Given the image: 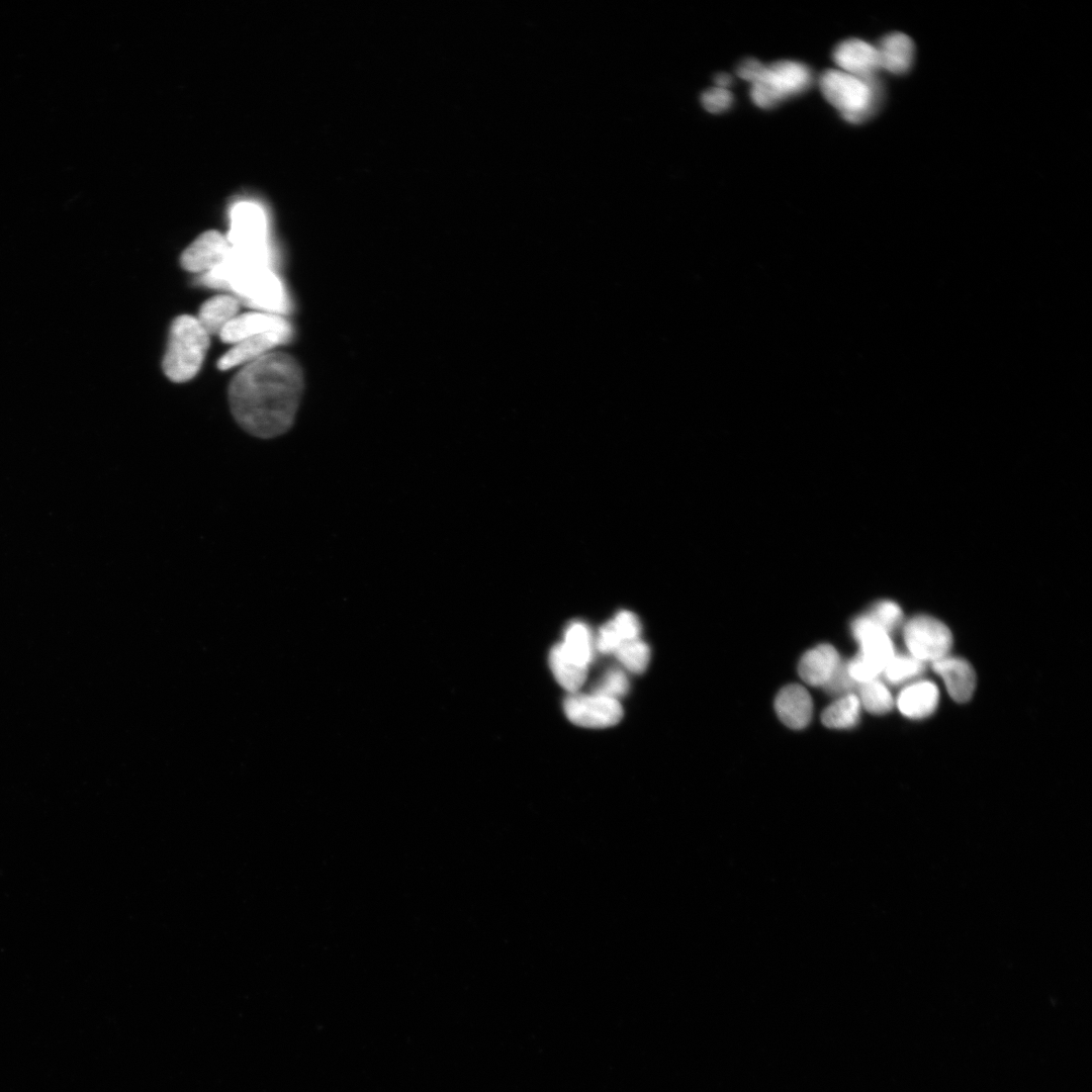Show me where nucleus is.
Returning <instances> with one entry per match:
<instances>
[{
  "label": "nucleus",
  "instance_id": "obj_4",
  "mask_svg": "<svg viewBox=\"0 0 1092 1092\" xmlns=\"http://www.w3.org/2000/svg\"><path fill=\"white\" fill-rule=\"evenodd\" d=\"M209 346V335L196 317L183 314L174 320L163 360L167 377L185 382L199 371Z\"/></svg>",
  "mask_w": 1092,
  "mask_h": 1092
},
{
  "label": "nucleus",
  "instance_id": "obj_6",
  "mask_svg": "<svg viewBox=\"0 0 1092 1092\" xmlns=\"http://www.w3.org/2000/svg\"><path fill=\"white\" fill-rule=\"evenodd\" d=\"M231 247L266 252L269 244V223L265 209L252 200H240L230 209V230L226 236Z\"/></svg>",
  "mask_w": 1092,
  "mask_h": 1092
},
{
  "label": "nucleus",
  "instance_id": "obj_21",
  "mask_svg": "<svg viewBox=\"0 0 1092 1092\" xmlns=\"http://www.w3.org/2000/svg\"><path fill=\"white\" fill-rule=\"evenodd\" d=\"M566 653L574 660L587 665L592 659V642L588 628L581 622L571 623L565 630L561 643Z\"/></svg>",
  "mask_w": 1092,
  "mask_h": 1092
},
{
  "label": "nucleus",
  "instance_id": "obj_5",
  "mask_svg": "<svg viewBox=\"0 0 1092 1092\" xmlns=\"http://www.w3.org/2000/svg\"><path fill=\"white\" fill-rule=\"evenodd\" d=\"M812 81V72L806 65L796 61H778L762 65L756 78L750 83V97L758 107L772 108L785 99L807 90Z\"/></svg>",
  "mask_w": 1092,
  "mask_h": 1092
},
{
  "label": "nucleus",
  "instance_id": "obj_2",
  "mask_svg": "<svg viewBox=\"0 0 1092 1092\" xmlns=\"http://www.w3.org/2000/svg\"><path fill=\"white\" fill-rule=\"evenodd\" d=\"M271 263L231 247L226 259L215 269L204 273L202 282L208 286L233 290L247 304L283 315L289 310V299L283 283L272 271Z\"/></svg>",
  "mask_w": 1092,
  "mask_h": 1092
},
{
  "label": "nucleus",
  "instance_id": "obj_15",
  "mask_svg": "<svg viewBox=\"0 0 1092 1092\" xmlns=\"http://www.w3.org/2000/svg\"><path fill=\"white\" fill-rule=\"evenodd\" d=\"M841 661L838 652L833 646L821 644L810 649L802 656L798 671L805 682L811 686L824 687Z\"/></svg>",
  "mask_w": 1092,
  "mask_h": 1092
},
{
  "label": "nucleus",
  "instance_id": "obj_24",
  "mask_svg": "<svg viewBox=\"0 0 1092 1092\" xmlns=\"http://www.w3.org/2000/svg\"><path fill=\"white\" fill-rule=\"evenodd\" d=\"M614 653L627 669L635 673L646 669L650 657L648 645L640 638L621 642Z\"/></svg>",
  "mask_w": 1092,
  "mask_h": 1092
},
{
  "label": "nucleus",
  "instance_id": "obj_17",
  "mask_svg": "<svg viewBox=\"0 0 1092 1092\" xmlns=\"http://www.w3.org/2000/svg\"><path fill=\"white\" fill-rule=\"evenodd\" d=\"M880 68L895 75L907 73L914 62L915 47L913 40L902 32L885 35L876 47Z\"/></svg>",
  "mask_w": 1092,
  "mask_h": 1092
},
{
  "label": "nucleus",
  "instance_id": "obj_25",
  "mask_svg": "<svg viewBox=\"0 0 1092 1092\" xmlns=\"http://www.w3.org/2000/svg\"><path fill=\"white\" fill-rule=\"evenodd\" d=\"M629 690L626 674L620 669L609 670L595 686L593 694L617 700Z\"/></svg>",
  "mask_w": 1092,
  "mask_h": 1092
},
{
  "label": "nucleus",
  "instance_id": "obj_1",
  "mask_svg": "<svg viewBox=\"0 0 1092 1092\" xmlns=\"http://www.w3.org/2000/svg\"><path fill=\"white\" fill-rule=\"evenodd\" d=\"M304 389L303 374L290 355L274 352L246 365L229 386L232 414L247 433L262 439L293 425Z\"/></svg>",
  "mask_w": 1092,
  "mask_h": 1092
},
{
  "label": "nucleus",
  "instance_id": "obj_28",
  "mask_svg": "<svg viewBox=\"0 0 1092 1092\" xmlns=\"http://www.w3.org/2000/svg\"><path fill=\"white\" fill-rule=\"evenodd\" d=\"M855 685V681L848 672L847 662L841 661L835 672L823 688L828 694L841 697L850 694Z\"/></svg>",
  "mask_w": 1092,
  "mask_h": 1092
},
{
  "label": "nucleus",
  "instance_id": "obj_7",
  "mask_svg": "<svg viewBox=\"0 0 1092 1092\" xmlns=\"http://www.w3.org/2000/svg\"><path fill=\"white\" fill-rule=\"evenodd\" d=\"M903 638L909 654L922 662H934L948 655L952 635L941 621L918 615L905 623Z\"/></svg>",
  "mask_w": 1092,
  "mask_h": 1092
},
{
  "label": "nucleus",
  "instance_id": "obj_11",
  "mask_svg": "<svg viewBox=\"0 0 1092 1092\" xmlns=\"http://www.w3.org/2000/svg\"><path fill=\"white\" fill-rule=\"evenodd\" d=\"M832 57L838 70L861 78L876 77L881 70L877 48L859 38L839 42Z\"/></svg>",
  "mask_w": 1092,
  "mask_h": 1092
},
{
  "label": "nucleus",
  "instance_id": "obj_8",
  "mask_svg": "<svg viewBox=\"0 0 1092 1092\" xmlns=\"http://www.w3.org/2000/svg\"><path fill=\"white\" fill-rule=\"evenodd\" d=\"M564 712L574 724L603 728L617 724L623 709L618 700L598 695L570 694L564 701Z\"/></svg>",
  "mask_w": 1092,
  "mask_h": 1092
},
{
  "label": "nucleus",
  "instance_id": "obj_30",
  "mask_svg": "<svg viewBox=\"0 0 1092 1092\" xmlns=\"http://www.w3.org/2000/svg\"><path fill=\"white\" fill-rule=\"evenodd\" d=\"M612 622L622 642L639 638L640 623L633 613L621 611Z\"/></svg>",
  "mask_w": 1092,
  "mask_h": 1092
},
{
  "label": "nucleus",
  "instance_id": "obj_22",
  "mask_svg": "<svg viewBox=\"0 0 1092 1092\" xmlns=\"http://www.w3.org/2000/svg\"><path fill=\"white\" fill-rule=\"evenodd\" d=\"M857 697L861 707L873 714H885L894 706L890 690L879 678L859 685Z\"/></svg>",
  "mask_w": 1092,
  "mask_h": 1092
},
{
  "label": "nucleus",
  "instance_id": "obj_29",
  "mask_svg": "<svg viewBox=\"0 0 1092 1092\" xmlns=\"http://www.w3.org/2000/svg\"><path fill=\"white\" fill-rule=\"evenodd\" d=\"M847 669L852 679L861 685L877 679L882 670L858 654L847 662Z\"/></svg>",
  "mask_w": 1092,
  "mask_h": 1092
},
{
  "label": "nucleus",
  "instance_id": "obj_20",
  "mask_svg": "<svg viewBox=\"0 0 1092 1092\" xmlns=\"http://www.w3.org/2000/svg\"><path fill=\"white\" fill-rule=\"evenodd\" d=\"M861 705L856 695L850 693L828 706L822 713L825 726L834 729H846L855 726L859 720Z\"/></svg>",
  "mask_w": 1092,
  "mask_h": 1092
},
{
  "label": "nucleus",
  "instance_id": "obj_14",
  "mask_svg": "<svg viewBox=\"0 0 1092 1092\" xmlns=\"http://www.w3.org/2000/svg\"><path fill=\"white\" fill-rule=\"evenodd\" d=\"M292 335L269 332L245 339L230 349L217 362L220 370H226L247 361H254L272 348L290 341Z\"/></svg>",
  "mask_w": 1092,
  "mask_h": 1092
},
{
  "label": "nucleus",
  "instance_id": "obj_13",
  "mask_svg": "<svg viewBox=\"0 0 1092 1092\" xmlns=\"http://www.w3.org/2000/svg\"><path fill=\"white\" fill-rule=\"evenodd\" d=\"M779 718L788 727L802 729L808 725L813 713V703L808 691L800 685L783 688L775 702Z\"/></svg>",
  "mask_w": 1092,
  "mask_h": 1092
},
{
  "label": "nucleus",
  "instance_id": "obj_33",
  "mask_svg": "<svg viewBox=\"0 0 1092 1092\" xmlns=\"http://www.w3.org/2000/svg\"><path fill=\"white\" fill-rule=\"evenodd\" d=\"M715 83L717 87L728 89L732 83V78L726 73H719L715 76Z\"/></svg>",
  "mask_w": 1092,
  "mask_h": 1092
},
{
  "label": "nucleus",
  "instance_id": "obj_12",
  "mask_svg": "<svg viewBox=\"0 0 1092 1092\" xmlns=\"http://www.w3.org/2000/svg\"><path fill=\"white\" fill-rule=\"evenodd\" d=\"M932 668L941 677L949 696L956 702L965 703L972 698L976 688V673L967 660L948 654L932 662Z\"/></svg>",
  "mask_w": 1092,
  "mask_h": 1092
},
{
  "label": "nucleus",
  "instance_id": "obj_9",
  "mask_svg": "<svg viewBox=\"0 0 1092 1092\" xmlns=\"http://www.w3.org/2000/svg\"><path fill=\"white\" fill-rule=\"evenodd\" d=\"M231 245L217 231L201 234L181 255L182 267L190 272H209L229 256Z\"/></svg>",
  "mask_w": 1092,
  "mask_h": 1092
},
{
  "label": "nucleus",
  "instance_id": "obj_32",
  "mask_svg": "<svg viewBox=\"0 0 1092 1092\" xmlns=\"http://www.w3.org/2000/svg\"><path fill=\"white\" fill-rule=\"evenodd\" d=\"M762 65L755 59H746L737 67L736 73L741 79L751 83L756 78Z\"/></svg>",
  "mask_w": 1092,
  "mask_h": 1092
},
{
  "label": "nucleus",
  "instance_id": "obj_16",
  "mask_svg": "<svg viewBox=\"0 0 1092 1092\" xmlns=\"http://www.w3.org/2000/svg\"><path fill=\"white\" fill-rule=\"evenodd\" d=\"M939 693L929 680H917L904 688L897 698L901 714L910 719H923L937 708Z\"/></svg>",
  "mask_w": 1092,
  "mask_h": 1092
},
{
  "label": "nucleus",
  "instance_id": "obj_10",
  "mask_svg": "<svg viewBox=\"0 0 1092 1092\" xmlns=\"http://www.w3.org/2000/svg\"><path fill=\"white\" fill-rule=\"evenodd\" d=\"M269 332L292 335L289 323L280 314L255 311L236 315L220 331L223 343H239L245 339Z\"/></svg>",
  "mask_w": 1092,
  "mask_h": 1092
},
{
  "label": "nucleus",
  "instance_id": "obj_26",
  "mask_svg": "<svg viewBox=\"0 0 1092 1092\" xmlns=\"http://www.w3.org/2000/svg\"><path fill=\"white\" fill-rule=\"evenodd\" d=\"M868 614L889 634L903 621L901 608L892 601L877 603Z\"/></svg>",
  "mask_w": 1092,
  "mask_h": 1092
},
{
  "label": "nucleus",
  "instance_id": "obj_23",
  "mask_svg": "<svg viewBox=\"0 0 1092 1092\" xmlns=\"http://www.w3.org/2000/svg\"><path fill=\"white\" fill-rule=\"evenodd\" d=\"M924 671V662L912 655H894L885 666L883 673L886 679L893 685H900L918 677Z\"/></svg>",
  "mask_w": 1092,
  "mask_h": 1092
},
{
  "label": "nucleus",
  "instance_id": "obj_19",
  "mask_svg": "<svg viewBox=\"0 0 1092 1092\" xmlns=\"http://www.w3.org/2000/svg\"><path fill=\"white\" fill-rule=\"evenodd\" d=\"M240 303L230 295H216L205 301L198 313V322L208 335L219 334L237 314Z\"/></svg>",
  "mask_w": 1092,
  "mask_h": 1092
},
{
  "label": "nucleus",
  "instance_id": "obj_31",
  "mask_svg": "<svg viewBox=\"0 0 1092 1092\" xmlns=\"http://www.w3.org/2000/svg\"><path fill=\"white\" fill-rule=\"evenodd\" d=\"M621 642L622 640L617 633L613 622L610 621L606 623L599 631L597 648L602 653H614V651Z\"/></svg>",
  "mask_w": 1092,
  "mask_h": 1092
},
{
  "label": "nucleus",
  "instance_id": "obj_27",
  "mask_svg": "<svg viewBox=\"0 0 1092 1092\" xmlns=\"http://www.w3.org/2000/svg\"><path fill=\"white\" fill-rule=\"evenodd\" d=\"M701 102L707 111L721 113L731 107L733 95L728 89L714 87L704 91Z\"/></svg>",
  "mask_w": 1092,
  "mask_h": 1092
},
{
  "label": "nucleus",
  "instance_id": "obj_3",
  "mask_svg": "<svg viewBox=\"0 0 1092 1092\" xmlns=\"http://www.w3.org/2000/svg\"><path fill=\"white\" fill-rule=\"evenodd\" d=\"M819 87L825 99L852 123L868 119L882 102V86L877 77L861 78L830 69L821 74Z\"/></svg>",
  "mask_w": 1092,
  "mask_h": 1092
},
{
  "label": "nucleus",
  "instance_id": "obj_18",
  "mask_svg": "<svg viewBox=\"0 0 1092 1092\" xmlns=\"http://www.w3.org/2000/svg\"><path fill=\"white\" fill-rule=\"evenodd\" d=\"M549 661L556 680L569 693H576L585 681L587 665L570 657L561 643L552 648Z\"/></svg>",
  "mask_w": 1092,
  "mask_h": 1092
}]
</instances>
